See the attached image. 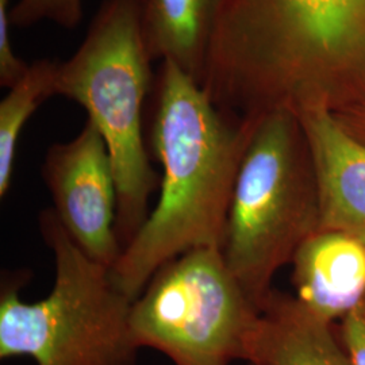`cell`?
I'll return each mask as SVG.
<instances>
[{
	"mask_svg": "<svg viewBox=\"0 0 365 365\" xmlns=\"http://www.w3.org/2000/svg\"><path fill=\"white\" fill-rule=\"evenodd\" d=\"M202 87L242 119L363 102L365 0H223Z\"/></svg>",
	"mask_w": 365,
	"mask_h": 365,
	"instance_id": "cell-1",
	"label": "cell"
},
{
	"mask_svg": "<svg viewBox=\"0 0 365 365\" xmlns=\"http://www.w3.org/2000/svg\"><path fill=\"white\" fill-rule=\"evenodd\" d=\"M150 96L149 146L163 170L158 197L111 268L113 282L133 300L170 260L194 249H222L256 123L220 108L170 60L161 61Z\"/></svg>",
	"mask_w": 365,
	"mask_h": 365,
	"instance_id": "cell-2",
	"label": "cell"
},
{
	"mask_svg": "<svg viewBox=\"0 0 365 365\" xmlns=\"http://www.w3.org/2000/svg\"><path fill=\"white\" fill-rule=\"evenodd\" d=\"M143 21L144 0H102L83 43L58 63L53 83V95L81 106L105 138L117 182L122 248L144 225L160 185L143 125L156 78Z\"/></svg>",
	"mask_w": 365,
	"mask_h": 365,
	"instance_id": "cell-3",
	"label": "cell"
},
{
	"mask_svg": "<svg viewBox=\"0 0 365 365\" xmlns=\"http://www.w3.org/2000/svg\"><path fill=\"white\" fill-rule=\"evenodd\" d=\"M38 227L54 259V283L37 302L21 298L26 274L7 276L0 289V359L27 356L37 365H135L141 351L131 329L133 299L111 269L71 238L53 209Z\"/></svg>",
	"mask_w": 365,
	"mask_h": 365,
	"instance_id": "cell-4",
	"label": "cell"
},
{
	"mask_svg": "<svg viewBox=\"0 0 365 365\" xmlns=\"http://www.w3.org/2000/svg\"><path fill=\"white\" fill-rule=\"evenodd\" d=\"M321 230L313 158L297 114L256 119L237 173L222 255L260 312L276 274Z\"/></svg>",
	"mask_w": 365,
	"mask_h": 365,
	"instance_id": "cell-5",
	"label": "cell"
},
{
	"mask_svg": "<svg viewBox=\"0 0 365 365\" xmlns=\"http://www.w3.org/2000/svg\"><path fill=\"white\" fill-rule=\"evenodd\" d=\"M259 313L221 249H194L163 265L133 300L131 329L141 349L173 365H232L245 361Z\"/></svg>",
	"mask_w": 365,
	"mask_h": 365,
	"instance_id": "cell-6",
	"label": "cell"
},
{
	"mask_svg": "<svg viewBox=\"0 0 365 365\" xmlns=\"http://www.w3.org/2000/svg\"><path fill=\"white\" fill-rule=\"evenodd\" d=\"M41 172L66 233L92 260L111 269L123 248L117 233V182L101 131L87 119L73 140L48 149Z\"/></svg>",
	"mask_w": 365,
	"mask_h": 365,
	"instance_id": "cell-7",
	"label": "cell"
},
{
	"mask_svg": "<svg viewBox=\"0 0 365 365\" xmlns=\"http://www.w3.org/2000/svg\"><path fill=\"white\" fill-rule=\"evenodd\" d=\"M298 118L313 158L321 230L365 245V145L342 130L331 113L306 111Z\"/></svg>",
	"mask_w": 365,
	"mask_h": 365,
	"instance_id": "cell-8",
	"label": "cell"
},
{
	"mask_svg": "<svg viewBox=\"0 0 365 365\" xmlns=\"http://www.w3.org/2000/svg\"><path fill=\"white\" fill-rule=\"evenodd\" d=\"M248 365H351L336 324L307 309L295 295L272 289L249 334Z\"/></svg>",
	"mask_w": 365,
	"mask_h": 365,
	"instance_id": "cell-9",
	"label": "cell"
},
{
	"mask_svg": "<svg viewBox=\"0 0 365 365\" xmlns=\"http://www.w3.org/2000/svg\"><path fill=\"white\" fill-rule=\"evenodd\" d=\"M295 298L336 324L365 300V245L339 232L319 230L292 259Z\"/></svg>",
	"mask_w": 365,
	"mask_h": 365,
	"instance_id": "cell-10",
	"label": "cell"
},
{
	"mask_svg": "<svg viewBox=\"0 0 365 365\" xmlns=\"http://www.w3.org/2000/svg\"><path fill=\"white\" fill-rule=\"evenodd\" d=\"M223 0H144V37L152 61L170 60L200 86Z\"/></svg>",
	"mask_w": 365,
	"mask_h": 365,
	"instance_id": "cell-11",
	"label": "cell"
},
{
	"mask_svg": "<svg viewBox=\"0 0 365 365\" xmlns=\"http://www.w3.org/2000/svg\"><path fill=\"white\" fill-rule=\"evenodd\" d=\"M58 63L39 60L27 71L0 102V196L9 194L13 182L21 133L36 110L53 98V83Z\"/></svg>",
	"mask_w": 365,
	"mask_h": 365,
	"instance_id": "cell-12",
	"label": "cell"
},
{
	"mask_svg": "<svg viewBox=\"0 0 365 365\" xmlns=\"http://www.w3.org/2000/svg\"><path fill=\"white\" fill-rule=\"evenodd\" d=\"M83 0H19L10 10L11 25L30 27L42 21L73 30L83 21Z\"/></svg>",
	"mask_w": 365,
	"mask_h": 365,
	"instance_id": "cell-13",
	"label": "cell"
},
{
	"mask_svg": "<svg viewBox=\"0 0 365 365\" xmlns=\"http://www.w3.org/2000/svg\"><path fill=\"white\" fill-rule=\"evenodd\" d=\"M9 4L10 0H0V86L10 90L25 78L30 64L21 60L13 51Z\"/></svg>",
	"mask_w": 365,
	"mask_h": 365,
	"instance_id": "cell-14",
	"label": "cell"
},
{
	"mask_svg": "<svg viewBox=\"0 0 365 365\" xmlns=\"http://www.w3.org/2000/svg\"><path fill=\"white\" fill-rule=\"evenodd\" d=\"M337 333L349 364L365 365V300L339 321Z\"/></svg>",
	"mask_w": 365,
	"mask_h": 365,
	"instance_id": "cell-15",
	"label": "cell"
},
{
	"mask_svg": "<svg viewBox=\"0 0 365 365\" xmlns=\"http://www.w3.org/2000/svg\"><path fill=\"white\" fill-rule=\"evenodd\" d=\"M331 115L342 130L365 145V101L336 111Z\"/></svg>",
	"mask_w": 365,
	"mask_h": 365,
	"instance_id": "cell-16",
	"label": "cell"
}]
</instances>
